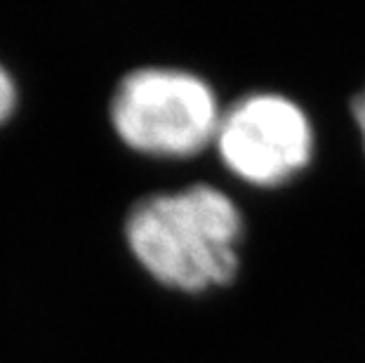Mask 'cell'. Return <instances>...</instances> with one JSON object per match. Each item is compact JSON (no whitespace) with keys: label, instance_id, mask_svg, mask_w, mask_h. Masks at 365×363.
I'll use <instances>...</instances> for the list:
<instances>
[{"label":"cell","instance_id":"cell-1","mask_svg":"<svg viewBox=\"0 0 365 363\" xmlns=\"http://www.w3.org/2000/svg\"><path fill=\"white\" fill-rule=\"evenodd\" d=\"M240 231L236 203L210 184L144 198L125 222L139 265L156 281L186 292L234 279Z\"/></svg>","mask_w":365,"mask_h":363},{"label":"cell","instance_id":"cell-4","mask_svg":"<svg viewBox=\"0 0 365 363\" xmlns=\"http://www.w3.org/2000/svg\"><path fill=\"white\" fill-rule=\"evenodd\" d=\"M17 106V88L12 76L0 66V123H5Z\"/></svg>","mask_w":365,"mask_h":363},{"label":"cell","instance_id":"cell-5","mask_svg":"<svg viewBox=\"0 0 365 363\" xmlns=\"http://www.w3.org/2000/svg\"><path fill=\"white\" fill-rule=\"evenodd\" d=\"M354 118H356V123H359L363 142H365V90L359 92L356 99H354Z\"/></svg>","mask_w":365,"mask_h":363},{"label":"cell","instance_id":"cell-3","mask_svg":"<svg viewBox=\"0 0 365 363\" xmlns=\"http://www.w3.org/2000/svg\"><path fill=\"white\" fill-rule=\"evenodd\" d=\"M217 149L231 173L257 187H278L312 160L307 113L281 95H250L222 113Z\"/></svg>","mask_w":365,"mask_h":363},{"label":"cell","instance_id":"cell-2","mask_svg":"<svg viewBox=\"0 0 365 363\" xmlns=\"http://www.w3.org/2000/svg\"><path fill=\"white\" fill-rule=\"evenodd\" d=\"M115 133L151 156H193L217 137L222 113L210 85L177 68H139L120 81L111 102Z\"/></svg>","mask_w":365,"mask_h":363}]
</instances>
